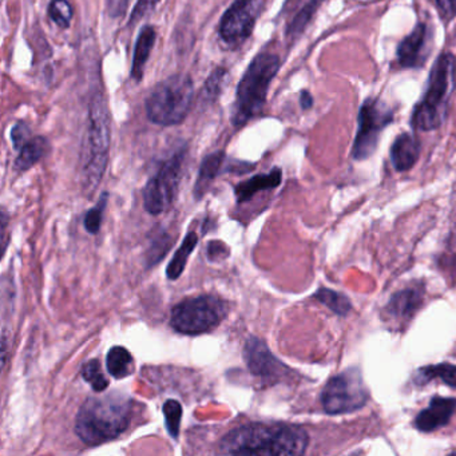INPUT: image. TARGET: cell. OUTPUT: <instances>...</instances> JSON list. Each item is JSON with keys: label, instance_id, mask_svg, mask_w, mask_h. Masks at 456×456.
Masks as SVG:
<instances>
[{"label": "cell", "instance_id": "cell-1", "mask_svg": "<svg viewBox=\"0 0 456 456\" xmlns=\"http://www.w3.org/2000/svg\"><path fill=\"white\" fill-rule=\"evenodd\" d=\"M309 444L305 429L296 424L250 423L229 431L220 442L226 455H303Z\"/></svg>", "mask_w": 456, "mask_h": 456}, {"label": "cell", "instance_id": "cell-2", "mask_svg": "<svg viewBox=\"0 0 456 456\" xmlns=\"http://www.w3.org/2000/svg\"><path fill=\"white\" fill-rule=\"evenodd\" d=\"M132 412V400L122 395L89 397L77 413L76 434L87 445L110 442L129 428Z\"/></svg>", "mask_w": 456, "mask_h": 456}, {"label": "cell", "instance_id": "cell-3", "mask_svg": "<svg viewBox=\"0 0 456 456\" xmlns=\"http://www.w3.org/2000/svg\"><path fill=\"white\" fill-rule=\"evenodd\" d=\"M111 118L102 93L90 100L87 132L82 153V183L87 193L98 188L106 172L110 151Z\"/></svg>", "mask_w": 456, "mask_h": 456}, {"label": "cell", "instance_id": "cell-4", "mask_svg": "<svg viewBox=\"0 0 456 456\" xmlns=\"http://www.w3.org/2000/svg\"><path fill=\"white\" fill-rule=\"evenodd\" d=\"M456 86V58L442 53L429 73L428 84L420 102L411 116V126L419 132L439 129L447 118L448 105Z\"/></svg>", "mask_w": 456, "mask_h": 456}, {"label": "cell", "instance_id": "cell-5", "mask_svg": "<svg viewBox=\"0 0 456 456\" xmlns=\"http://www.w3.org/2000/svg\"><path fill=\"white\" fill-rule=\"evenodd\" d=\"M280 58L263 53L249 63L237 87L236 102L232 111V124L242 127L255 118L266 102L269 87L280 70Z\"/></svg>", "mask_w": 456, "mask_h": 456}, {"label": "cell", "instance_id": "cell-6", "mask_svg": "<svg viewBox=\"0 0 456 456\" xmlns=\"http://www.w3.org/2000/svg\"><path fill=\"white\" fill-rule=\"evenodd\" d=\"M194 82L186 74H175L159 82L146 100V116L151 124L169 127L183 124L191 113Z\"/></svg>", "mask_w": 456, "mask_h": 456}, {"label": "cell", "instance_id": "cell-7", "mask_svg": "<svg viewBox=\"0 0 456 456\" xmlns=\"http://www.w3.org/2000/svg\"><path fill=\"white\" fill-rule=\"evenodd\" d=\"M229 314V304L216 296L185 298L172 309L170 325L175 332L197 336L216 330Z\"/></svg>", "mask_w": 456, "mask_h": 456}, {"label": "cell", "instance_id": "cell-8", "mask_svg": "<svg viewBox=\"0 0 456 456\" xmlns=\"http://www.w3.org/2000/svg\"><path fill=\"white\" fill-rule=\"evenodd\" d=\"M370 391L362 380L359 368H348L330 379L322 389V410L328 415H344L356 412L365 407Z\"/></svg>", "mask_w": 456, "mask_h": 456}, {"label": "cell", "instance_id": "cell-9", "mask_svg": "<svg viewBox=\"0 0 456 456\" xmlns=\"http://www.w3.org/2000/svg\"><path fill=\"white\" fill-rule=\"evenodd\" d=\"M185 159L186 148H181L162 162L156 175L146 183L143 189V207L151 215H161L175 204Z\"/></svg>", "mask_w": 456, "mask_h": 456}, {"label": "cell", "instance_id": "cell-10", "mask_svg": "<svg viewBox=\"0 0 456 456\" xmlns=\"http://www.w3.org/2000/svg\"><path fill=\"white\" fill-rule=\"evenodd\" d=\"M394 109L380 98H367L364 101L357 116L359 127L352 149L354 159L364 161L375 153L381 133L394 122Z\"/></svg>", "mask_w": 456, "mask_h": 456}, {"label": "cell", "instance_id": "cell-11", "mask_svg": "<svg viewBox=\"0 0 456 456\" xmlns=\"http://www.w3.org/2000/svg\"><path fill=\"white\" fill-rule=\"evenodd\" d=\"M257 20V7L255 0H236L218 26V36L226 49L234 50L242 46L252 36Z\"/></svg>", "mask_w": 456, "mask_h": 456}, {"label": "cell", "instance_id": "cell-12", "mask_svg": "<svg viewBox=\"0 0 456 456\" xmlns=\"http://www.w3.org/2000/svg\"><path fill=\"white\" fill-rule=\"evenodd\" d=\"M432 38L431 26L419 22L397 46L396 58L400 68H423L431 54Z\"/></svg>", "mask_w": 456, "mask_h": 456}, {"label": "cell", "instance_id": "cell-13", "mask_svg": "<svg viewBox=\"0 0 456 456\" xmlns=\"http://www.w3.org/2000/svg\"><path fill=\"white\" fill-rule=\"evenodd\" d=\"M244 359L250 372L264 381H279L288 373V368L258 338H248L244 346Z\"/></svg>", "mask_w": 456, "mask_h": 456}, {"label": "cell", "instance_id": "cell-14", "mask_svg": "<svg viewBox=\"0 0 456 456\" xmlns=\"http://www.w3.org/2000/svg\"><path fill=\"white\" fill-rule=\"evenodd\" d=\"M455 410L456 399L453 397H432L428 407L416 416L413 426L421 432L436 431L450 423Z\"/></svg>", "mask_w": 456, "mask_h": 456}, {"label": "cell", "instance_id": "cell-15", "mask_svg": "<svg viewBox=\"0 0 456 456\" xmlns=\"http://www.w3.org/2000/svg\"><path fill=\"white\" fill-rule=\"evenodd\" d=\"M421 143L412 133H402L395 138L389 156L397 172H408L415 167L420 157Z\"/></svg>", "mask_w": 456, "mask_h": 456}, {"label": "cell", "instance_id": "cell-16", "mask_svg": "<svg viewBox=\"0 0 456 456\" xmlns=\"http://www.w3.org/2000/svg\"><path fill=\"white\" fill-rule=\"evenodd\" d=\"M423 303V292L418 288H407L392 296L386 305L387 317L392 322H408L415 316Z\"/></svg>", "mask_w": 456, "mask_h": 456}, {"label": "cell", "instance_id": "cell-17", "mask_svg": "<svg viewBox=\"0 0 456 456\" xmlns=\"http://www.w3.org/2000/svg\"><path fill=\"white\" fill-rule=\"evenodd\" d=\"M157 33L153 26H143L138 34L137 42H135L134 57H133L132 79L135 82H141L145 74L146 63L151 58V50L156 44Z\"/></svg>", "mask_w": 456, "mask_h": 456}, {"label": "cell", "instance_id": "cell-18", "mask_svg": "<svg viewBox=\"0 0 456 456\" xmlns=\"http://www.w3.org/2000/svg\"><path fill=\"white\" fill-rule=\"evenodd\" d=\"M282 181V172L279 167H274L266 175H257L250 180L242 181L234 188L237 202L249 201L258 191H269V189L277 188Z\"/></svg>", "mask_w": 456, "mask_h": 456}, {"label": "cell", "instance_id": "cell-19", "mask_svg": "<svg viewBox=\"0 0 456 456\" xmlns=\"http://www.w3.org/2000/svg\"><path fill=\"white\" fill-rule=\"evenodd\" d=\"M50 151V142L47 138L31 137L22 149L20 151V156L15 159V169L18 172H26L31 169L34 165L38 164L45 156Z\"/></svg>", "mask_w": 456, "mask_h": 456}, {"label": "cell", "instance_id": "cell-20", "mask_svg": "<svg viewBox=\"0 0 456 456\" xmlns=\"http://www.w3.org/2000/svg\"><path fill=\"white\" fill-rule=\"evenodd\" d=\"M225 159L226 154L224 151H216V153L205 157L201 167H200L199 177H197L196 186H194V194L197 199L205 193L210 183H213L220 175Z\"/></svg>", "mask_w": 456, "mask_h": 456}, {"label": "cell", "instance_id": "cell-21", "mask_svg": "<svg viewBox=\"0 0 456 456\" xmlns=\"http://www.w3.org/2000/svg\"><path fill=\"white\" fill-rule=\"evenodd\" d=\"M435 379H440L445 386L456 388V365L450 364V362L427 365V367L419 368L418 372L413 376V381L418 386L428 384Z\"/></svg>", "mask_w": 456, "mask_h": 456}, {"label": "cell", "instance_id": "cell-22", "mask_svg": "<svg viewBox=\"0 0 456 456\" xmlns=\"http://www.w3.org/2000/svg\"><path fill=\"white\" fill-rule=\"evenodd\" d=\"M106 368L114 379L127 378L134 372L133 354L125 346H111L106 356Z\"/></svg>", "mask_w": 456, "mask_h": 456}, {"label": "cell", "instance_id": "cell-23", "mask_svg": "<svg viewBox=\"0 0 456 456\" xmlns=\"http://www.w3.org/2000/svg\"><path fill=\"white\" fill-rule=\"evenodd\" d=\"M199 245V234L196 232H189L183 239V245L178 248L173 256L172 261L167 268V276L169 280H177L185 271L186 264L193 250Z\"/></svg>", "mask_w": 456, "mask_h": 456}, {"label": "cell", "instance_id": "cell-24", "mask_svg": "<svg viewBox=\"0 0 456 456\" xmlns=\"http://www.w3.org/2000/svg\"><path fill=\"white\" fill-rule=\"evenodd\" d=\"M314 297L338 316L346 317L351 312V300L344 293L336 292V290L330 289V288H320L314 293Z\"/></svg>", "mask_w": 456, "mask_h": 456}, {"label": "cell", "instance_id": "cell-25", "mask_svg": "<svg viewBox=\"0 0 456 456\" xmlns=\"http://www.w3.org/2000/svg\"><path fill=\"white\" fill-rule=\"evenodd\" d=\"M322 4V0H311L300 12H297L295 18H293L290 25L287 28L288 37H297L305 30L308 23L311 22L312 18L316 14L319 10L320 4Z\"/></svg>", "mask_w": 456, "mask_h": 456}, {"label": "cell", "instance_id": "cell-26", "mask_svg": "<svg viewBox=\"0 0 456 456\" xmlns=\"http://www.w3.org/2000/svg\"><path fill=\"white\" fill-rule=\"evenodd\" d=\"M82 378L85 379L86 383L90 384L93 391L103 392L108 389L109 380L103 373L102 367H101V362L98 359L90 360L86 364L82 367Z\"/></svg>", "mask_w": 456, "mask_h": 456}, {"label": "cell", "instance_id": "cell-27", "mask_svg": "<svg viewBox=\"0 0 456 456\" xmlns=\"http://www.w3.org/2000/svg\"><path fill=\"white\" fill-rule=\"evenodd\" d=\"M226 77H228V70L224 68H217L212 71L205 82L204 89H202V100L205 102L213 103L220 97L223 92L224 84H225Z\"/></svg>", "mask_w": 456, "mask_h": 456}, {"label": "cell", "instance_id": "cell-28", "mask_svg": "<svg viewBox=\"0 0 456 456\" xmlns=\"http://www.w3.org/2000/svg\"><path fill=\"white\" fill-rule=\"evenodd\" d=\"M162 411H164L167 432L173 439H177L180 435L181 419H183V405L178 400H167Z\"/></svg>", "mask_w": 456, "mask_h": 456}, {"label": "cell", "instance_id": "cell-29", "mask_svg": "<svg viewBox=\"0 0 456 456\" xmlns=\"http://www.w3.org/2000/svg\"><path fill=\"white\" fill-rule=\"evenodd\" d=\"M49 17L60 28H69L73 20V7L69 0H52L49 6Z\"/></svg>", "mask_w": 456, "mask_h": 456}, {"label": "cell", "instance_id": "cell-30", "mask_svg": "<svg viewBox=\"0 0 456 456\" xmlns=\"http://www.w3.org/2000/svg\"><path fill=\"white\" fill-rule=\"evenodd\" d=\"M109 194H101L100 200H98L97 205L92 208L85 216V229L89 232L90 234H97L101 231L102 226L103 213H105L106 207H108Z\"/></svg>", "mask_w": 456, "mask_h": 456}, {"label": "cell", "instance_id": "cell-31", "mask_svg": "<svg viewBox=\"0 0 456 456\" xmlns=\"http://www.w3.org/2000/svg\"><path fill=\"white\" fill-rule=\"evenodd\" d=\"M169 247L170 237L167 233H161L159 236H157V239H154L153 242H151V249H149V265H156L159 260H162L165 255H167Z\"/></svg>", "mask_w": 456, "mask_h": 456}, {"label": "cell", "instance_id": "cell-32", "mask_svg": "<svg viewBox=\"0 0 456 456\" xmlns=\"http://www.w3.org/2000/svg\"><path fill=\"white\" fill-rule=\"evenodd\" d=\"M159 2H161V0H138L134 10H133L132 17H130V26L137 25L140 20L148 17L149 14H151Z\"/></svg>", "mask_w": 456, "mask_h": 456}, {"label": "cell", "instance_id": "cell-33", "mask_svg": "<svg viewBox=\"0 0 456 456\" xmlns=\"http://www.w3.org/2000/svg\"><path fill=\"white\" fill-rule=\"evenodd\" d=\"M31 138V130L26 122H18L12 129V142L15 151H20L22 146Z\"/></svg>", "mask_w": 456, "mask_h": 456}, {"label": "cell", "instance_id": "cell-34", "mask_svg": "<svg viewBox=\"0 0 456 456\" xmlns=\"http://www.w3.org/2000/svg\"><path fill=\"white\" fill-rule=\"evenodd\" d=\"M228 256L229 249L224 242L212 241L208 245V258H209L212 263L225 260Z\"/></svg>", "mask_w": 456, "mask_h": 456}, {"label": "cell", "instance_id": "cell-35", "mask_svg": "<svg viewBox=\"0 0 456 456\" xmlns=\"http://www.w3.org/2000/svg\"><path fill=\"white\" fill-rule=\"evenodd\" d=\"M440 18L443 20H451L456 17V0H435Z\"/></svg>", "mask_w": 456, "mask_h": 456}, {"label": "cell", "instance_id": "cell-36", "mask_svg": "<svg viewBox=\"0 0 456 456\" xmlns=\"http://www.w3.org/2000/svg\"><path fill=\"white\" fill-rule=\"evenodd\" d=\"M129 0H106V10L111 18H122L126 14Z\"/></svg>", "mask_w": 456, "mask_h": 456}, {"label": "cell", "instance_id": "cell-37", "mask_svg": "<svg viewBox=\"0 0 456 456\" xmlns=\"http://www.w3.org/2000/svg\"><path fill=\"white\" fill-rule=\"evenodd\" d=\"M314 97H312L311 93L308 90H303L300 93V106L303 110H309V109L314 108Z\"/></svg>", "mask_w": 456, "mask_h": 456}, {"label": "cell", "instance_id": "cell-38", "mask_svg": "<svg viewBox=\"0 0 456 456\" xmlns=\"http://www.w3.org/2000/svg\"><path fill=\"white\" fill-rule=\"evenodd\" d=\"M7 221H9V218H7L6 210L4 209V212H2V242H4V253L6 252L7 247Z\"/></svg>", "mask_w": 456, "mask_h": 456}, {"label": "cell", "instance_id": "cell-39", "mask_svg": "<svg viewBox=\"0 0 456 456\" xmlns=\"http://www.w3.org/2000/svg\"><path fill=\"white\" fill-rule=\"evenodd\" d=\"M300 0H287V4H285V9H287L288 6H293V4H298Z\"/></svg>", "mask_w": 456, "mask_h": 456}]
</instances>
